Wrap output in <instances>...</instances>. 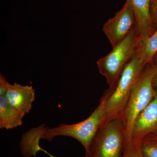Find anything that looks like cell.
<instances>
[{
    "mask_svg": "<svg viewBox=\"0 0 157 157\" xmlns=\"http://www.w3.org/2000/svg\"><path fill=\"white\" fill-rule=\"evenodd\" d=\"M135 28V20L128 0L112 18L104 23L103 31L112 48L119 44Z\"/></svg>",
    "mask_w": 157,
    "mask_h": 157,
    "instance_id": "cell-6",
    "label": "cell"
},
{
    "mask_svg": "<svg viewBox=\"0 0 157 157\" xmlns=\"http://www.w3.org/2000/svg\"><path fill=\"white\" fill-rule=\"evenodd\" d=\"M146 65L143 59L134 55L106 100L105 117L101 124L122 117L134 86Z\"/></svg>",
    "mask_w": 157,
    "mask_h": 157,
    "instance_id": "cell-2",
    "label": "cell"
},
{
    "mask_svg": "<svg viewBox=\"0 0 157 157\" xmlns=\"http://www.w3.org/2000/svg\"><path fill=\"white\" fill-rule=\"evenodd\" d=\"M9 82L2 74L0 75V96H4L7 91Z\"/></svg>",
    "mask_w": 157,
    "mask_h": 157,
    "instance_id": "cell-15",
    "label": "cell"
},
{
    "mask_svg": "<svg viewBox=\"0 0 157 157\" xmlns=\"http://www.w3.org/2000/svg\"><path fill=\"white\" fill-rule=\"evenodd\" d=\"M152 17L157 29V0H151Z\"/></svg>",
    "mask_w": 157,
    "mask_h": 157,
    "instance_id": "cell-16",
    "label": "cell"
},
{
    "mask_svg": "<svg viewBox=\"0 0 157 157\" xmlns=\"http://www.w3.org/2000/svg\"><path fill=\"white\" fill-rule=\"evenodd\" d=\"M85 157L84 156V157Z\"/></svg>",
    "mask_w": 157,
    "mask_h": 157,
    "instance_id": "cell-19",
    "label": "cell"
},
{
    "mask_svg": "<svg viewBox=\"0 0 157 157\" xmlns=\"http://www.w3.org/2000/svg\"><path fill=\"white\" fill-rule=\"evenodd\" d=\"M35 94V90L31 86L9 83L4 97L11 106L25 116L32 109Z\"/></svg>",
    "mask_w": 157,
    "mask_h": 157,
    "instance_id": "cell-9",
    "label": "cell"
},
{
    "mask_svg": "<svg viewBox=\"0 0 157 157\" xmlns=\"http://www.w3.org/2000/svg\"><path fill=\"white\" fill-rule=\"evenodd\" d=\"M156 70L154 76L153 80V84L154 87L155 89H157V64H156Z\"/></svg>",
    "mask_w": 157,
    "mask_h": 157,
    "instance_id": "cell-17",
    "label": "cell"
},
{
    "mask_svg": "<svg viewBox=\"0 0 157 157\" xmlns=\"http://www.w3.org/2000/svg\"><path fill=\"white\" fill-rule=\"evenodd\" d=\"M157 54V29L147 39L137 41L135 54L143 59L147 65L152 63Z\"/></svg>",
    "mask_w": 157,
    "mask_h": 157,
    "instance_id": "cell-12",
    "label": "cell"
},
{
    "mask_svg": "<svg viewBox=\"0 0 157 157\" xmlns=\"http://www.w3.org/2000/svg\"><path fill=\"white\" fill-rule=\"evenodd\" d=\"M156 64H148L144 69L135 84L122 117L125 127V142L132 140L133 125L137 116L151 102L156 94L153 84Z\"/></svg>",
    "mask_w": 157,
    "mask_h": 157,
    "instance_id": "cell-3",
    "label": "cell"
},
{
    "mask_svg": "<svg viewBox=\"0 0 157 157\" xmlns=\"http://www.w3.org/2000/svg\"><path fill=\"white\" fill-rule=\"evenodd\" d=\"M125 127L120 117L101 124L85 157H123Z\"/></svg>",
    "mask_w": 157,
    "mask_h": 157,
    "instance_id": "cell-4",
    "label": "cell"
},
{
    "mask_svg": "<svg viewBox=\"0 0 157 157\" xmlns=\"http://www.w3.org/2000/svg\"><path fill=\"white\" fill-rule=\"evenodd\" d=\"M24 116L11 106L4 96H0V128L11 130L20 126Z\"/></svg>",
    "mask_w": 157,
    "mask_h": 157,
    "instance_id": "cell-10",
    "label": "cell"
},
{
    "mask_svg": "<svg viewBox=\"0 0 157 157\" xmlns=\"http://www.w3.org/2000/svg\"><path fill=\"white\" fill-rule=\"evenodd\" d=\"M152 63H154L156 64H157V54L156 55V56H155L154 58Z\"/></svg>",
    "mask_w": 157,
    "mask_h": 157,
    "instance_id": "cell-18",
    "label": "cell"
},
{
    "mask_svg": "<svg viewBox=\"0 0 157 157\" xmlns=\"http://www.w3.org/2000/svg\"><path fill=\"white\" fill-rule=\"evenodd\" d=\"M110 94L111 93L107 90L105 91L98 107L84 120L71 124H60L58 126L52 128L43 124L42 140L51 141L57 136L72 137L81 144L84 147L86 152H87L93 138L104 120L105 103Z\"/></svg>",
    "mask_w": 157,
    "mask_h": 157,
    "instance_id": "cell-1",
    "label": "cell"
},
{
    "mask_svg": "<svg viewBox=\"0 0 157 157\" xmlns=\"http://www.w3.org/2000/svg\"><path fill=\"white\" fill-rule=\"evenodd\" d=\"M42 124L29 130L23 135L20 147L24 157H36L37 153L43 150L39 145L42 138Z\"/></svg>",
    "mask_w": 157,
    "mask_h": 157,
    "instance_id": "cell-11",
    "label": "cell"
},
{
    "mask_svg": "<svg viewBox=\"0 0 157 157\" xmlns=\"http://www.w3.org/2000/svg\"><path fill=\"white\" fill-rule=\"evenodd\" d=\"M136 27L121 42L112 48L106 56L97 61L99 73L107 80L112 93L115 88L124 69L135 55L137 45Z\"/></svg>",
    "mask_w": 157,
    "mask_h": 157,
    "instance_id": "cell-5",
    "label": "cell"
},
{
    "mask_svg": "<svg viewBox=\"0 0 157 157\" xmlns=\"http://www.w3.org/2000/svg\"><path fill=\"white\" fill-rule=\"evenodd\" d=\"M123 157H144L141 151L139 144L133 140L125 143Z\"/></svg>",
    "mask_w": 157,
    "mask_h": 157,
    "instance_id": "cell-14",
    "label": "cell"
},
{
    "mask_svg": "<svg viewBox=\"0 0 157 157\" xmlns=\"http://www.w3.org/2000/svg\"><path fill=\"white\" fill-rule=\"evenodd\" d=\"M135 20L137 41L147 39L156 30L151 14V0H128Z\"/></svg>",
    "mask_w": 157,
    "mask_h": 157,
    "instance_id": "cell-8",
    "label": "cell"
},
{
    "mask_svg": "<svg viewBox=\"0 0 157 157\" xmlns=\"http://www.w3.org/2000/svg\"><path fill=\"white\" fill-rule=\"evenodd\" d=\"M140 145L144 157H157V134L144 137L140 141Z\"/></svg>",
    "mask_w": 157,
    "mask_h": 157,
    "instance_id": "cell-13",
    "label": "cell"
},
{
    "mask_svg": "<svg viewBox=\"0 0 157 157\" xmlns=\"http://www.w3.org/2000/svg\"><path fill=\"white\" fill-rule=\"evenodd\" d=\"M151 102L140 113L135 120L132 132V140L140 144L144 137L157 134V89Z\"/></svg>",
    "mask_w": 157,
    "mask_h": 157,
    "instance_id": "cell-7",
    "label": "cell"
}]
</instances>
